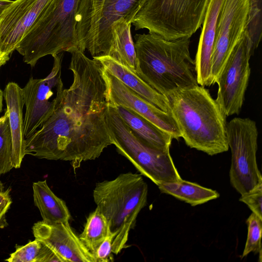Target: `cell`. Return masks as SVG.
<instances>
[{
  "mask_svg": "<svg viewBox=\"0 0 262 262\" xmlns=\"http://www.w3.org/2000/svg\"><path fill=\"white\" fill-rule=\"evenodd\" d=\"M69 53L73 82L63 90L51 116L25 139V154L70 161L77 167L98 158L112 142L106 124L108 104L102 66L77 48Z\"/></svg>",
  "mask_w": 262,
  "mask_h": 262,
  "instance_id": "obj_1",
  "label": "cell"
},
{
  "mask_svg": "<svg viewBox=\"0 0 262 262\" xmlns=\"http://www.w3.org/2000/svg\"><path fill=\"white\" fill-rule=\"evenodd\" d=\"M135 39L136 75L157 92L166 96L199 85L190 38L169 40L148 32Z\"/></svg>",
  "mask_w": 262,
  "mask_h": 262,
  "instance_id": "obj_2",
  "label": "cell"
},
{
  "mask_svg": "<svg viewBox=\"0 0 262 262\" xmlns=\"http://www.w3.org/2000/svg\"><path fill=\"white\" fill-rule=\"evenodd\" d=\"M166 97L188 146L210 156L228 150L226 117L205 86L177 90Z\"/></svg>",
  "mask_w": 262,
  "mask_h": 262,
  "instance_id": "obj_3",
  "label": "cell"
},
{
  "mask_svg": "<svg viewBox=\"0 0 262 262\" xmlns=\"http://www.w3.org/2000/svg\"><path fill=\"white\" fill-rule=\"evenodd\" d=\"M148 187L142 176L131 172L112 180L97 183L93 199L108 222L114 235L112 252L118 254L125 247L129 233L140 211L146 205Z\"/></svg>",
  "mask_w": 262,
  "mask_h": 262,
  "instance_id": "obj_4",
  "label": "cell"
},
{
  "mask_svg": "<svg viewBox=\"0 0 262 262\" xmlns=\"http://www.w3.org/2000/svg\"><path fill=\"white\" fill-rule=\"evenodd\" d=\"M80 0H56L38 18L16 48L24 61L38 60L78 48L76 15Z\"/></svg>",
  "mask_w": 262,
  "mask_h": 262,
  "instance_id": "obj_5",
  "label": "cell"
},
{
  "mask_svg": "<svg viewBox=\"0 0 262 262\" xmlns=\"http://www.w3.org/2000/svg\"><path fill=\"white\" fill-rule=\"evenodd\" d=\"M210 0H146L132 21L169 40L190 37L201 27Z\"/></svg>",
  "mask_w": 262,
  "mask_h": 262,
  "instance_id": "obj_6",
  "label": "cell"
},
{
  "mask_svg": "<svg viewBox=\"0 0 262 262\" xmlns=\"http://www.w3.org/2000/svg\"><path fill=\"white\" fill-rule=\"evenodd\" d=\"M106 124L112 142L118 153L128 160L144 176L157 186L181 179L170 155L169 149L153 147L138 137L108 105Z\"/></svg>",
  "mask_w": 262,
  "mask_h": 262,
  "instance_id": "obj_7",
  "label": "cell"
},
{
  "mask_svg": "<svg viewBox=\"0 0 262 262\" xmlns=\"http://www.w3.org/2000/svg\"><path fill=\"white\" fill-rule=\"evenodd\" d=\"M258 129L249 118L236 117L227 124V136L231 151L230 182L241 194L262 182L256 162Z\"/></svg>",
  "mask_w": 262,
  "mask_h": 262,
  "instance_id": "obj_8",
  "label": "cell"
},
{
  "mask_svg": "<svg viewBox=\"0 0 262 262\" xmlns=\"http://www.w3.org/2000/svg\"><path fill=\"white\" fill-rule=\"evenodd\" d=\"M146 0H102L99 6L76 23L78 49L93 57L107 56L113 23L123 18L132 21Z\"/></svg>",
  "mask_w": 262,
  "mask_h": 262,
  "instance_id": "obj_9",
  "label": "cell"
},
{
  "mask_svg": "<svg viewBox=\"0 0 262 262\" xmlns=\"http://www.w3.org/2000/svg\"><path fill=\"white\" fill-rule=\"evenodd\" d=\"M253 54L250 38L245 31L216 77L215 99L227 117L238 114L242 109L251 74L250 59Z\"/></svg>",
  "mask_w": 262,
  "mask_h": 262,
  "instance_id": "obj_10",
  "label": "cell"
},
{
  "mask_svg": "<svg viewBox=\"0 0 262 262\" xmlns=\"http://www.w3.org/2000/svg\"><path fill=\"white\" fill-rule=\"evenodd\" d=\"M50 73L45 78L30 77L23 88L26 111L24 118L25 139L33 134L56 109L63 91L61 78L62 53L55 55Z\"/></svg>",
  "mask_w": 262,
  "mask_h": 262,
  "instance_id": "obj_11",
  "label": "cell"
},
{
  "mask_svg": "<svg viewBox=\"0 0 262 262\" xmlns=\"http://www.w3.org/2000/svg\"><path fill=\"white\" fill-rule=\"evenodd\" d=\"M250 0H224L216 26L211 57L213 84L224 63L246 31Z\"/></svg>",
  "mask_w": 262,
  "mask_h": 262,
  "instance_id": "obj_12",
  "label": "cell"
},
{
  "mask_svg": "<svg viewBox=\"0 0 262 262\" xmlns=\"http://www.w3.org/2000/svg\"><path fill=\"white\" fill-rule=\"evenodd\" d=\"M108 104L129 109L170 134L173 139L181 137L177 124L171 114L159 108L139 96L102 67Z\"/></svg>",
  "mask_w": 262,
  "mask_h": 262,
  "instance_id": "obj_13",
  "label": "cell"
},
{
  "mask_svg": "<svg viewBox=\"0 0 262 262\" xmlns=\"http://www.w3.org/2000/svg\"><path fill=\"white\" fill-rule=\"evenodd\" d=\"M56 0H15L0 19V53L10 55Z\"/></svg>",
  "mask_w": 262,
  "mask_h": 262,
  "instance_id": "obj_14",
  "label": "cell"
},
{
  "mask_svg": "<svg viewBox=\"0 0 262 262\" xmlns=\"http://www.w3.org/2000/svg\"><path fill=\"white\" fill-rule=\"evenodd\" d=\"M32 230L35 238L50 249L61 262H95L69 223L47 224L39 221L34 224Z\"/></svg>",
  "mask_w": 262,
  "mask_h": 262,
  "instance_id": "obj_15",
  "label": "cell"
},
{
  "mask_svg": "<svg viewBox=\"0 0 262 262\" xmlns=\"http://www.w3.org/2000/svg\"><path fill=\"white\" fill-rule=\"evenodd\" d=\"M224 0H210L202 24L201 34L194 60L197 81L201 86L213 84L211 57L214 47L217 19Z\"/></svg>",
  "mask_w": 262,
  "mask_h": 262,
  "instance_id": "obj_16",
  "label": "cell"
},
{
  "mask_svg": "<svg viewBox=\"0 0 262 262\" xmlns=\"http://www.w3.org/2000/svg\"><path fill=\"white\" fill-rule=\"evenodd\" d=\"M12 139L11 164L13 168L20 167L25 154L23 91L16 83L9 82L4 91Z\"/></svg>",
  "mask_w": 262,
  "mask_h": 262,
  "instance_id": "obj_17",
  "label": "cell"
},
{
  "mask_svg": "<svg viewBox=\"0 0 262 262\" xmlns=\"http://www.w3.org/2000/svg\"><path fill=\"white\" fill-rule=\"evenodd\" d=\"M101 66L131 90L166 113H170L167 97L155 90L126 67L105 55L93 57Z\"/></svg>",
  "mask_w": 262,
  "mask_h": 262,
  "instance_id": "obj_18",
  "label": "cell"
},
{
  "mask_svg": "<svg viewBox=\"0 0 262 262\" xmlns=\"http://www.w3.org/2000/svg\"><path fill=\"white\" fill-rule=\"evenodd\" d=\"M113 107L126 124L143 141L159 149H169L173 139L170 134L129 109L119 105Z\"/></svg>",
  "mask_w": 262,
  "mask_h": 262,
  "instance_id": "obj_19",
  "label": "cell"
},
{
  "mask_svg": "<svg viewBox=\"0 0 262 262\" xmlns=\"http://www.w3.org/2000/svg\"><path fill=\"white\" fill-rule=\"evenodd\" d=\"M34 203L47 224L68 223L71 215L65 202L56 195L47 181H38L32 185Z\"/></svg>",
  "mask_w": 262,
  "mask_h": 262,
  "instance_id": "obj_20",
  "label": "cell"
},
{
  "mask_svg": "<svg viewBox=\"0 0 262 262\" xmlns=\"http://www.w3.org/2000/svg\"><path fill=\"white\" fill-rule=\"evenodd\" d=\"M131 23L121 18L111 27V42L107 55L136 74V55L130 27Z\"/></svg>",
  "mask_w": 262,
  "mask_h": 262,
  "instance_id": "obj_21",
  "label": "cell"
},
{
  "mask_svg": "<svg viewBox=\"0 0 262 262\" xmlns=\"http://www.w3.org/2000/svg\"><path fill=\"white\" fill-rule=\"evenodd\" d=\"M161 192L171 195L192 206L205 203L220 196L215 190L183 179L158 185Z\"/></svg>",
  "mask_w": 262,
  "mask_h": 262,
  "instance_id": "obj_22",
  "label": "cell"
},
{
  "mask_svg": "<svg viewBox=\"0 0 262 262\" xmlns=\"http://www.w3.org/2000/svg\"><path fill=\"white\" fill-rule=\"evenodd\" d=\"M111 233L108 221L96 208L88 216L79 237L91 253Z\"/></svg>",
  "mask_w": 262,
  "mask_h": 262,
  "instance_id": "obj_23",
  "label": "cell"
},
{
  "mask_svg": "<svg viewBox=\"0 0 262 262\" xmlns=\"http://www.w3.org/2000/svg\"><path fill=\"white\" fill-rule=\"evenodd\" d=\"M12 139L8 114L6 111L0 118V175L9 172L11 164Z\"/></svg>",
  "mask_w": 262,
  "mask_h": 262,
  "instance_id": "obj_24",
  "label": "cell"
},
{
  "mask_svg": "<svg viewBox=\"0 0 262 262\" xmlns=\"http://www.w3.org/2000/svg\"><path fill=\"white\" fill-rule=\"evenodd\" d=\"M246 224L248 227V235L242 258L247 256L251 252H253L255 254H258L259 261L261 262L262 218L252 212L246 220Z\"/></svg>",
  "mask_w": 262,
  "mask_h": 262,
  "instance_id": "obj_25",
  "label": "cell"
},
{
  "mask_svg": "<svg viewBox=\"0 0 262 262\" xmlns=\"http://www.w3.org/2000/svg\"><path fill=\"white\" fill-rule=\"evenodd\" d=\"M262 0H250L248 24L246 29L252 44L253 54L258 47L262 35Z\"/></svg>",
  "mask_w": 262,
  "mask_h": 262,
  "instance_id": "obj_26",
  "label": "cell"
},
{
  "mask_svg": "<svg viewBox=\"0 0 262 262\" xmlns=\"http://www.w3.org/2000/svg\"><path fill=\"white\" fill-rule=\"evenodd\" d=\"M42 243L37 239L17 247L5 259L8 262H40Z\"/></svg>",
  "mask_w": 262,
  "mask_h": 262,
  "instance_id": "obj_27",
  "label": "cell"
},
{
  "mask_svg": "<svg viewBox=\"0 0 262 262\" xmlns=\"http://www.w3.org/2000/svg\"><path fill=\"white\" fill-rule=\"evenodd\" d=\"M239 201L246 204L253 213L262 218V182L241 194Z\"/></svg>",
  "mask_w": 262,
  "mask_h": 262,
  "instance_id": "obj_28",
  "label": "cell"
},
{
  "mask_svg": "<svg viewBox=\"0 0 262 262\" xmlns=\"http://www.w3.org/2000/svg\"><path fill=\"white\" fill-rule=\"evenodd\" d=\"M114 235L111 233L91 252L95 262H111L114 260L112 244Z\"/></svg>",
  "mask_w": 262,
  "mask_h": 262,
  "instance_id": "obj_29",
  "label": "cell"
},
{
  "mask_svg": "<svg viewBox=\"0 0 262 262\" xmlns=\"http://www.w3.org/2000/svg\"><path fill=\"white\" fill-rule=\"evenodd\" d=\"M12 203L10 189L0 190V228H4L8 225L6 215Z\"/></svg>",
  "mask_w": 262,
  "mask_h": 262,
  "instance_id": "obj_30",
  "label": "cell"
},
{
  "mask_svg": "<svg viewBox=\"0 0 262 262\" xmlns=\"http://www.w3.org/2000/svg\"><path fill=\"white\" fill-rule=\"evenodd\" d=\"M102 0H80L76 15V20H80L96 9Z\"/></svg>",
  "mask_w": 262,
  "mask_h": 262,
  "instance_id": "obj_31",
  "label": "cell"
},
{
  "mask_svg": "<svg viewBox=\"0 0 262 262\" xmlns=\"http://www.w3.org/2000/svg\"><path fill=\"white\" fill-rule=\"evenodd\" d=\"M12 0H0V19L4 12L8 7L13 3Z\"/></svg>",
  "mask_w": 262,
  "mask_h": 262,
  "instance_id": "obj_32",
  "label": "cell"
},
{
  "mask_svg": "<svg viewBox=\"0 0 262 262\" xmlns=\"http://www.w3.org/2000/svg\"><path fill=\"white\" fill-rule=\"evenodd\" d=\"M9 55L4 54L0 53V69L9 60Z\"/></svg>",
  "mask_w": 262,
  "mask_h": 262,
  "instance_id": "obj_33",
  "label": "cell"
},
{
  "mask_svg": "<svg viewBox=\"0 0 262 262\" xmlns=\"http://www.w3.org/2000/svg\"><path fill=\"white\" fill-rule=\"evenodd\" d=\"M4 99V92L2 90L0 87V114L3 110V102Z\"/></svg>",
  "mask_w": 262,
  "mask_h": 262,
  "instance_id": "obj_34",
  "label": "cell"
},
{
  "mask_svg": "<svg viewBox=\"0 0 262 262\" xmlns=\"http://www.w3.org/2000/svg\"><path fill=\"white\" fill-rule=\"evenodd\" d=\"M4 188V185L0 180V190H3L4 189H5Z\"/></svg>",
  "mask_w": 262,
  "mask_h": 262,
  "instance_id": "obj_35",
  "label": "cell"
}]
</instances>
